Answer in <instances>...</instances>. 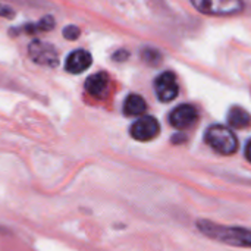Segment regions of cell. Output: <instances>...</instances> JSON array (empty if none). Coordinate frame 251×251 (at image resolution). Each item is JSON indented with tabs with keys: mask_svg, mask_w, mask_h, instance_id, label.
I'll return each instance as SVG.
<instances>
[{
	"mask_svg": "<svg viewBox=\"0 0 251 251\" xmlns=\"http://www.w3.org/2000/svg\"><path fill=\"white\" fill-rule=\"evenodd\" d=\"M199 119V112L193 104H181L175 107L169 115V122L176 129H187L193 126Z\"/></svg>",
	"mask_w": 251,
	"mask_h": 251,
	"instance_id": "52a82bcc",
	"label": "cell"
},
{
	"mask_svg": "<svg viewBox=\"0 0 251 251\" xmlns=\"http://www.w3.org/2000/svg\"><path fill=\"white\" fill-rule=\"evenodd\" d=\"M197 228L206 237L234 247H251V229L243 226H225L210 221H199Z\"/></svg>",
	"mask_w": 251,
	"mask_h": 251,
	"instance_id": "6da1fadb",
	"label": "cell"
},
{
	"mask_svg": "<svg viewBox=\"0 0 251 251\" xmlns=\"http://www.w3.org/2000/svg\"><path fill=\"white\" fill-rule=\"evenodd\" d=\"M154 91H156L157 99L163 103L175 100L179 93V87H178L175 74L171 71L160 74L154 81Z\"/></svg>",
	"mask_w": 251,
	"mask_h": 251,
	"instance_id": "5b68a950",
	"label": "cell"
},
{
	"mask_svg": "<svg viewBox=\"0 0 251 251\" xmlns=\"http://www.w3.org/2000/svg\"><path fill=\"white\" fill-rule=\"evenodd\" d=\"M28 54L32 62L41 65V66H49V68H56L59 65V54L57 50L46 41L34 40L28 46Z\"/></svg>",
	"mask_w": 251,
	"mask_h": 251,
	"instance_id": "277c9868",
	"label": "cell"
},
{
	"mask_svg": "<svg viewBox=\"0 0 251 251\" xmlns=\"http://www.w3.org/2000/svg\"><path fill=\"white\" fill-rule=\"evenodd\" d=\"M109 88V75L106 72H97L87 78L85 90L90 96L96 99H103Z\"/></svg>",
	"mask_w": 251,
	"mask_h": 251,
	"instance_id": "9c48e42d",
	"label": "cell"
},
{
	"mask_svg": "<svg viewBox=\"0 0 251 251\" xmlns=\"http://www.w3.org/2000/svg\"><path fill=\"white\" fill-rule=\"evenodd\" d=\"M179 141H185V138H184V137H181V135H178V137H175V138H174V143H179Z\"/></svg>",
	"mask_w": 251,
	"mask_h": 251,
	"instance_id": "ac0fdd59",
	"label": "cell"
},
{
	"mask_svg": "<svg viewBox=\"0 0 251 251\" xmlns=\"http://www.w3.org/2000/svg\"><path fill=\"white\" fill-rule=\"evenodd\" d=\"M128 56H129V53H128L126 50H119V51H116V53L113 54V59H115L116 62H122V60H126Z\"/></svg>",
	"mask_w": 251,
	"mask_h": 251,
	"instance_id": "9a60e30c",
	"label": "cell"
},
{
	"mask_svg": "<svg viewBox=\"0 0 251 251\" xmlns=\"http://www.w3.org/2000/svg\"><path fill=\"white\" fill-rule=\"evenodd\" d=\"M193 6L210 16H231L244 10L243 0H191Z\"/></svg>",
	"mask_w": 251,
	"mask_h": 251,
	"instance_id": "3957f363",
	"label": "cell"
},
{
	"mask_svg": "<svg viewBox=\"0 0 251 251\" xmlns=\"http://www.w3.org/2000/svg\"><path fill=\"white\" fill-rule=\"evenodd\" d=\"M147 110V103L140 94H129L124 103V113L126 116H141Z\"/></svg>",
	"mask_w": 251,
	"mask_h": 251,
	"instance_id": "8fae6325",
	"label": "cell"
},
{
	"mask_svg": "<svg viewBox=\"0 0 251 251\" xmlns=\"http://www.w3.org/2000/svg\"><path fill=\"white\" fill-rule=\"evenodd\" d=\"M228 124L232 128L246 129L251 125V115L246 109H243L240 106H234L228 112Z\"/></svg>",
	"mask_w": 251,
	"mask_h": 251,
	"instance_id": "30bf717a",
	"label": "cell"
},
{
	"mask_svg": "<svg viewBox=\"0 0 251 251\" xmlns=\"http://www.w3.org/2000/svg\"><path fill=\"white\" fill-rule=\"evenodd\" d=\"M244 154H246V159L251 163V140H249V143H247V146H246Z\"/></svg>",
	"mask_w": 251,
	"mask_h": 251,
	"instance_id": "e0dca14e",
	"label": "cell"
},
{
	"mask_svg": "<svg viewBox=\"0 0 251 251\" xmlns=\"http://www.w3.org/2000/svg\"><path fill=\"white\" fill-rule=\"evenodd\" d=\"M141 57L146 63H150V65H157L162 62V56L160 53L156 50V49H151V47H146L141 50Z\"/></svg>",
	"mask_w": 251,
	"mask_h": 251,
	"instance_id": "4fadbf2b",
	"label": "cell"
},
{
	"mask_svg": "<svg viewBox=\"0 0 251 251\" xmlns=\"http://www.w3.org/2000/svg\"><path fill=\"white\" fill-rule=\"evenodd\" d=\"M204 141L216 153L222 156H231L238 150L237 135L225 125H212L204 134Z\"/></svg>",
	"mask_w": 251,
	"mask_h": 251,
	"instance_id": "7a4b0ae2",
	"label": "cell"
},
{
	"mask_svg": "<svg viewBox=\"0 0 251 251\" xmlns=\"http://www.w3.org/2000/svg\"><path fill=\"white\" fill-rule=\"evenodd\" d=\"M0 16L10 18V16H13V10H12L9 6H6V4H1V3H0Z\"/></svg>",
	"mask_w": 251,
	"mask_h": 251,
	"instance_id": "2e32d148",
	"label": "cell"
},
{
	"mask_svg": "<svg viewBox=\"0 0 251 251\" xmlns=\"http://www.w3.org/2000/svg\"><path fill=\"white\" fill-rule=\"evenodd\" d=\"M79 34H81V31H79V28L75 26V25H69V26H66V28L63 29V37H65L66 40H76V38L79 37Z\"/></svg>",
	"mask_w": 251,
	"mask_h": 251,
	"instance_id": "5bb4252c",
	"label": "cell"
},
{
	"mask_svg": "<svg viewBox=\"0 0 251 251\" xmlns=\"http://www.w3.org/2000/svg\"><path fill=\"white\" fill-rule=\"evenodd\" d=\"M131 137L137 141H150L160 132L159 121L153 116H141L131 125Z\"/></svg>",
	"mask_w": 251,
	"mask_h": 251,
	"instance_id": "8992f818",
	"label": "cell"
},
{
	"mask_svg": "<svg viewBox=\"0 0 251 251\" xmlns=\"http://www.w3.org/2000/svg\"><path fill=\"white\" fill-rule=\"evenodd\" d=\"M53 26H54V19H53V16L47 15V16L41 18L38 22L24 25V26H21L19 29H13L12 32H16V31H21V32H22V31H24V32H26V34H35V32H46V31H50V29H53Z\"/></svg>",
	"mask_w": 251,
	"mask_h": 251,
	"instance_id": "7c38bea8",
	"label": "cell"
},
{
	"mask_svg": "<svg viewBox=\"0 0 251 251\" xmlns=\"http://www.w3.org/2000/svg\"><path fill=\"white\" fill-rule=\"evenodd\" d=\"M93 63V57L91 54L87 51V50H82V49H78V50H74L68 57H66V62H65V69L69 72V74H81L84 71H87Z\"/></svg>",
	"mask_w": 251,
	"mask_h": 251,
	"instance_id": "ba28073f",
	"label": "cell"
}]
</instances>
